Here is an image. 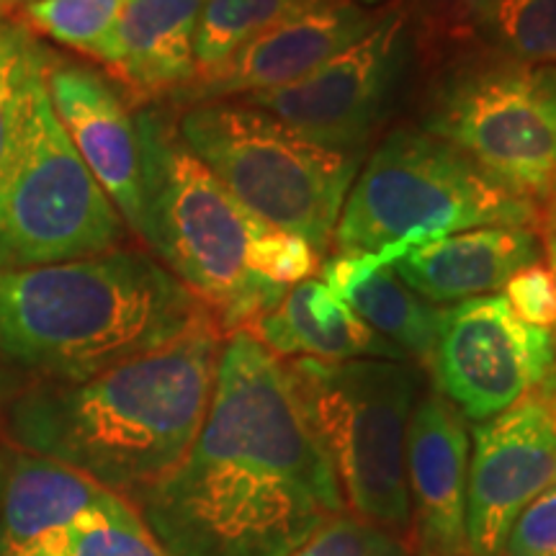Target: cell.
I'll return each instance as SVG.
<instances>
[{
	"mask_svg": "<svg viewBox=\"0 0 556 556\" xmlns=\"http://www.w3.org/2000/svg\"><path fill=\"white\" fill-rule=\"evenodd\" d=\"M135 507L168 556H289L343 516L287 364L250 330L225 338L197 441Z\"/></svg>",
	"mask_w": 556,
	"mask_h": 556,
	"instance_id": "1",
	"label": "cell"
},
{
	"mask_svg": "<svg viewBox=\"0 0 556 556\" xmlns=\"http://www.w3.org/2000/svg\"><path fill=\"white\" fill-rule=\"evenodd\" d=\"M222 345L206 325L90 379L26 387L3 402L0 433L137 505L197 441Z\"/></svg>",
	"mask_w": 556,
	"mask_h": 556,
	"instance_id": "2",
	"label": "cell"
},
{
	"mask_svg": "<svg viewBox=\"0 0 556 556\" xmlns=\"http://www.w3.org/2000/svg\"><path fill=\"white\" fill-rule=\"evenodd\" d=\"M217 325L150 250L0 270V387L73 384Z\"/></svg>",
	"mask_w": 556,
	"mask_h": 556,
	"instance_id": "3",
	"label": "cell"
},
{
	"mask_svg": "<svg viewBox=\"0 0 556 556\" xmlns=\"http://www.w3.org/2000/svg\"><path fill=\"white\" fill-rule=\"evenodd\" d=\"M135 124L142 157L139 242L204 304L222 336L248 330L287 294L253 270V250L268 227L189 150L176 111L148 106Z\"/></svg>",
	"mask_w": 556,
	"mask_h": 556,
	"instance_id": "4",
	"label": "cell"
},
{
	"mask_svg": "<svg viewBox=\"0 0 556 556\" xmlns=\"http://www.w3.org/2000/svg\"><path fill=\"white\" fill-rule=\"evenodd\" d=\"M541 225L536 201L518 197L426 129H394L356 173L332 245L356 253L400 248L477 227Z\"/></svg>",
	"mask_w": 556,
	"mask_h": 556,
	"instance_id": "5",
	"label": "cell"
},
{
	"mask_svg": "<svg viewBox=\"0 0 556 556\" xmlns=\"http://www.w3.org/2000/svg\"><path fill=\"white\" fill-rule=\"evenodd\" d=\"M178 131L250 217L328 253L356 180V155L323 148L238 99L180 109Z\"/></svg>",
	"mask_w": 556,
	"mask_h": 556,
	"instance_id": "6",
	"label": "cell"
},
{
	"mask_svg": "<svg viewBox=\"0 0 556 556\" xmlns=\"http://www.w3.org/2000/svg\"><path fill=\"white\" fill-rule=\"evenodd\" d=\"M291 387L345 507L379 528H407V426L417 374L405 361L291 358Z\"/></svg>",
	"mask_w": 556,
	"mask_h": 556,
	"instance_id": "7",
	"label": "cell"
},
{
	"mask_svg": "<svg viewBox=\"0 0 556 556\" xmlns=\"http://www.w3.org/2000/svg\"><path fill=\"white\" fill-rule=\"evenodd\" d=\"M422 127L518 197L556 189V67L469 54L430 90Z\"/></svg>",
	"mask_w": 556,
	"mask_h": 556,
	"instance_id": "8",
	"label": "cell"
},
{
	"mask_svg": "<svg viewBox=\"0 0 556 556\" xmlns=\"http://www.w3.org/2000/svg\"><path fill=\"white\" fill-rule=\"evenodd\" d=\"M127 232L62 129L45 78L0 178V270L93 258L122 248Z\"/></svg>",
	"mask_w": 556,
	"mask_h": 556,
	"instance_id": "9",
	"label": "cell"
},
{
	"mask_svg": "<svg viewBox=\"0 0 556 556\" xmlns=\"http://www.w3.org/2000/svg\"><path fill=\"white\" fill-rule=\"evenodd\" d=\"M409 41L407 5L389 0L364 37L307 78L238 101L268 111L323 148L358 157L392 106L409 60Z\"/></svg>",
	"mask_w": 556,
	"mask_h": 556,
	"instance_id": "10",
	"label": "cell"
},
{
	"mask_svg": "<svg viewBox=\"0 0 556 556\" xmlns=\"http://www.w3.org/2000/svg\"><path fill=\"white\" fill-rule=\"evenodd\" d=\"M428 366L438 392L484 422L528 394L556 392V332L523 323L503 294L467 299L443 309Z\"/></svg>",
	"mask_w": 556,
	"mask_h": 556,
	"instance_id": "11",
	"label": "cell"
},
{
	"mask_svg": "<svg viewBox=\"0 0 556 556\" xmlns=\"http://www.w3.org/2000/svg\"><path fill=\"white\" fill-rule=\"evenodd\" d=\"M556 484V392L528 394L471 430L467 539L471 556H500L520 513Z\"/></svg>",
	"mask_w": 556,
	"mask_h": 556,
	"instance_id": "12",
	"label": "cell"
},
{
	"mask_svg": "<svg viewBox=\"0 0 556 556\" xmlns=\"http://www.w3.org/2000/svg\"><path fill=\"white\" fill-rule=\"evenodd\" d=\"M381 9H366L353 0H323L250 39L225 65L197 75L173 101L186 109L291 86L364 37L379 21Z\"/></svg>",
	"mask_w": 556,
	"mask_h": 556,
	"instance_id": "13",
	"label": "cell"
},
{
	"mask_svg": "<svg viewBox=\"0 0 556 556\" xmlns=\"http://www.w3.org/2000/svg\"><path fill=\"white\" fill-rule=\"evenodd\" d=\"M54 114L70 142L99 180L124 225L139 240L142 232V157L135 116L127 99L99 70L80 62H54L47 73Z\"/></svg>",
	"mask_w": 556,
	"mask_h": 556,
	"instance_id": "14",
	"label": "cell"
},
{
	"mask_svg": "<svg viewBox=\"0 0 556 556\" xmlns=\"http://www.w3.org/2000/svg\"><path fill=\"white\" fill-rule=\"evenodd\" d=\"M469 430L438 389L415 400L407 426V486L426 556H471L467 539Z\"/></svg>",
	"mask_w": 556,
	"mask_h": 556,
	"instance_id": "15",
	"label": "cell"
},
{
	"mask_svg": "<svg viewBox=\"0 0 556 556\" xmlns=\"http://www.w3.org/2000/svg\"><path fill=\"white\" fill-rule=\"evenodd\" d=\"M201 5L204 0H124L99 65L131 101H173L197 78Z\"/></svg>",
	"mask_w": 556,
	"mask_h": 556,
	"instance_id": "16",
	"label": "cell"
},
{
	"mask_svg": "<svg viewBox=\"0 0 556 556\" xmlns=\"http://www.w3.org/2000/svg\"><path fill=\"white\" fill-rule=\"evenodd\" d=\"M533 227H477L415 248L392 266L407 289L435 304H458L505 289L518 270L541 261Z\"/></svg>",
	"mask_w": 556,
	"mask_h": 556,
	"instance_id": "17",
	"label": "cell"
},
{
	"mask_svg": "<svg viewBox=\"0 0 556 556\" xmlns=\"http://www.w3.org/2000/svg\"><path fill=\"white\" fill-rule=\"evenodd\" d=\"M248 330L281 361H407L400 348L368 328L317 276L289 287L281 302Z\"/></svg>",
	"mask_w": 556,
	"mask_h": 556,
	"instance_id": "18",
	"label": "cell"
},
{
	"mask_svg": "<svg viewBox=\"0 0 556 556\" xmlns=\"http://www.w3.org/2000/svg\"><path fill=\"white\" fill-rule=\"evenodd\" d=\"M103 490L80 471L11 448L0 500V556H41Z\"/></svg>",
	"mask_w": 556,
	"mask_h": 556,
	"instance_id": "19",
	"label": "cell"
},
{
	"mask_svg": "<svg viewBox=\"0 0 556 556\" xmlns=\"http://www.w3.org/2000/svg\"><path fill=\"white\" fill-rule=\"evenodd\" d=\"M443 34L484 52L556 67V0H448Z\"/></svg>",
	"mask_w": 556,
	"mask_h": 556,
	"instance_id": "20",
	"label": "cell"
},
{
	"mask_svg": "<svg viewBox=\"0 0 556 556\" xmlns=\"http://www.w3.org/2000/svg\"><path fill=\"white\" fill-rule=\"evenodd\" d=\"M340 299L407 358L430 364L443 309L407 289L392 266L361 276Z\"/></svg>",
	"mask_w": 556,
	"mask_h": 556,
	"instance_id": "21",
	"label": "cell"
},
{
	"mask_svg": "<svg viewBox=\"0 0 556 556\" xmlns=\"http://www.w3.org/2000/svg\"><path fill=\"white\" fill-rule=\"evenodd\" d=\"M58 62L21 21H0V178L16 155L37 86Z\"/></svg>",
	"mask_w": 556,
	"mask_h": 556,
	"instance_id": "22",
	"label": "cell"
},
{
	"mask_svg": "<svg viewBox=\"0 0 556 556\" xmlns=\"http://www.w3.org/2000/svg\"><path fill=\"white\" fill-rule=\"evenodd\" d=\"M323 0H204L193 37L197 75L212 73L270 26Z\"/></svg>",
	"mask_w": 556,
	"mask_h": 556,
	"instance_id": "23",
	"label": "cell"
},
{
	"mask_svg": "<svg viewBox=\"0 0 556 556\" xmlns=\"http://www.w3.org/2000/svg\"><path fill=\"white\" fill-rule=\"evenodd\" d=\"M41 556H168L129 500L103 492Z\"/></svg>",
	"mask_w": 556,
	"mask_h": 556,
	"instance_id": "24",
	"label": "cell"
},
{
	"mask_svg": "<svg viewBox=\"0 0 556 556\" xmlns=\"http://www.w3.org/2000/svg\"><path fill=\"white\" fill-rule=\"evenodd\" d=\"M122 5L124 0H31L21 5L18 21L34 34H45L99 62Z\"/></svg>",
	"mask_w": 556,
	"mask_h": 556,
	"instance_id": "25",
	"label": "cell"
},
{
	"mask_svg": "<svg viewBox=\"0 0 556 556\" xmlns=\"http://www.w3.org/2000/svg\"><path fill=\"white\" fill-rule=\"evenodd\" d=\"M289 556H407V546L364 518L338 516Z\"/></svg>",
	"mask_w": 556,
	"mask_h": 556,
	"instance_id": "26",
	"label": "cell"
},
{
	"mask_svg": "<svg viewBox=\"0 0 556 556\" xmlns=\"http://www.w3.org/2000/svg\"><path fill=\"white\" fill-rule=\"evenodd\" d=\"M323 255L299 235L281 232L268 227L253 250V270L276 287H296V283L315 278Z\"/></svg>",
	"mask_w": 556,
	"mask_h": 556,
	"instance_id": "27",
	"label": "cell"
},
{
	"mask_svg": "<svg viewBox=\"0 0 556 556\" xmlns=\"http://www.w3.org/2000/svg\"><path fill=\"white\" fill-rule=\"evenodd\" d=\"M507 304L533 328L556 332V268L539 261L505 283Z\"/></svg>",
	"mask_w": 556,
	"mask_h": 556,
	"instance_id": "28",
	"label": "cell"
},
{
	"mask_svg": "<svg viewBox=\"0 0 556 556\" xmlns=\"http://www.w3.org/2000/svg\"><path fill=\"white\" fill-rule=\"evenodd\" d=\"M500 556H556V484L520 513Z\"/></svg>",
	"mask_w": 556,
	"mask_h": 556,
	"instance_id": "29",
	"label": "cell"
},
{
	"mask_svg": "<svg viewBox=\"0 0 556 556\" xmlns=\"http://www.w3.org/2000/svg\"><path fill=\"white\" fill-rule=\"evenodd\" d=\"M541 242H544L548 266L556 268V189L546 199V208L541 214Z\"/></svg>",
	"mask_w": 556,
	"mask_h": 556,
	"instance_id": "30",
	"label": "cell"
},
{
	"mask_svg": "<svg viewBox=\"0 0 556 556\" xmlns=\"http://www.w3.org/2000/svg\"><path fill=\"white\" fill-rule=\"evenodd\" d=\"M9 464H11V448H0V500H3V486H5V477H9Z\"/></svg>",
	"mask_w": 556,
	"mask_h": 556,
	"instance_id": "31",
	"label": "cell"
},
{
	"mask_svg": "<svg viewBox=\"0 0 556 556\" xmlns=\"http://www.w3.org/2000/svg\"><path fill=\"white\" fill-rule=\"evenodd\" d=\"M31 3V0H0V21L9 16V11L21 9V5Z\"/></svg>",
	"mask_w": 556,
	"mask_h": 556,
	"instance_id": "32",
	"label": "cell"
},
{
	"mask_svg": "<svg viewBox=\"0 0 556 556\" xmlns=\"http://www.w3.org/2000/svg\"><path fill=\"white\" fill-rule=\"evenodd\" d=\"M353 3L366 5V9H374V5H377V9H381V5H387L389 0H353Z\"/></svg>",
	"mask_w": 556,
	"mask_h": 556,
	"instance_id": "33",
	"label": "cell"
},
{
	"mask_svg": "<svg viewBox=\"0 0 556 556\" xmlns=\"http://www.w3.org/2000/svg\"><path fill=\"white\" fill-rule=\"evenodd\" d=\"M0 415H3V405H0Z\"/></svg>",
	"mask_w": 556,
	"mask_h": 556,
	"instance_id": "34",
	"label": "cell"
}]
</instances>
